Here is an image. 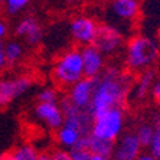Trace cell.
<instances>
[{
  "label": "cell",
  "instance_id": "cell-25",
  "mask_svg": "<svg viewBox=\"0 0 160 160\" xmlns=\"http://www.w3.org/2000/svg\"><path fill=\"white\" fill-rule=\"evenodd\" d=\"M51 159H53V160H71V156H69V152H65V150H56V152H53V154L51 156Z\"/></svg>",
  "mask_w": 160,
  "mask_h": 160
},
{
  "label": "cell",
  "instance_id": "cell-6",
  "mask_svg": "<svg viewBox=\"0 0 160 160\" xmlns=\"http://www.w3.org/2000/svg\"><path fill=\"white\" fill-rule=\"evenodd\" d=\"M98 33V25L95 20L81 16L71 22V35L75 42L81 45H91L95 42V38Z\"/></svg>",
  "mask_w": 160,
  "mask_h": 160
},
{
  "label": "cell",
  "instance_id": "cell-12",
  "mask_svg": "<svg viewBox=\"0 0 160 160\" xmlns=\"http://www.w3.org/2000/svg\"><path fill=\"white\" fill-rule=\"evenodd\" d=\"M16 33L18 36L25 38L29 45H38L43 36L41 25L33 18H25L23 20H20L16 28Z\"/></svg>",
  "mask_w": 160,
  "mask_h": 160
},
{
  "label": "cell",
  "instance_id": "cell-20",
  "mask_svg": "<svg viewBox=\"0 0 160 160\" xmlns=\"http://www.w3.org/2000/svg\"><path fill=\"white\" fill-rule=\"evenodd\" d=\"M30 0H4L3 3L6 4V10L10 13V15H16L20 10L26 8L29 4Z\"/></svg>",
  "mask_w": 160,
  "mask_h": 160
},
{
  "label": "cell",
  "instance_id": "cell-30",
  "mask_svg": "<svg viewBox=\"0 0 160 160\" xmlns=\"http://www.w3.org/2000/svg\"><path fill=\"white\" fill-rule=\"evenodd\" d=\"M3 2H4V0H0V6H2V3H3Z\"/></svg>",
  "mask_w": 160,
  "mask_h": 160
},
{
  "label": "cell",
  "instance_id": "cell-28",
  "mask_svg": "<svg viewBox=\"0 0 160 160\" xmlns=\"http://www.w3.org/2000/svg\"><path fill=\"white\" fill-rule=\"evenodd\" d=\"M137 159H140V160H153V156L152 154H142V153H140Z\"/></svg>",
  "mask_w": 160,
  "mask_h": 160
},
{
  "label": "cell",
  "instance_id": "cell-11",
  "mask_svg": "<svg viewBox=\"0 0 160 160\" xmlns=\"http://www.w3.org/2000/svg\"><path fill=\"white\" fill-rule=\"evenodd\" d=\"M123 38L120 32L112 26H98V33L94 45L102 53H112L120 48Z\"/></svg>",
  "mask_w": 160,
  "mask_h": 160
},
{
  "label": "cell",
  "instance_id": "cell-27",
  "mask_svg": "<svg viewBox=\"0 0 160 160\" xmlns=\"http://www.w3.org/2000/svg\"><path fill=\"white\" fill-rule=\"evenodd\" d=\"M6 35H8V26L3 20H0V42L6 38Z\"/></svg>",
  "mask_w": 160,
  "mask_h": 160
},
{
  "label": "cell",
  "instance_id": "cell-22",
  "mask_svg": "<svg viewBox=\"0 0 160 160\" xmlns=\"http://www.w3.org/2000/svg\"><path fill=\"white\" fill-rule=\"evenodd\" d=\"M69 156L72 160H91L92 159V153L89 149H78V147H71L69 150Z\"/></svg>",
  "mask_w": 160,
  "mask_h": 160
},
{
  "label": "cell",
  "instance_id": "cell-3",
  "mask_svg": "<svg viewBox=\"0 0 160 160\" xmlns=\"http://www.w3.org/2000/svg\"><path fill=\"white\" fill-rule=\"evenodd\" d=\"M91 123V133L95 137L116 142L124 126V112L120 107H112L100 116L94 117Z\"/></svg>",
  "mask_w": 160,
  "mask_h": 160
},
{
  "label": "cell",
  "instance_id": "cell-14",
  "mask_svg": "<svg viewBox=\"0 0 160 160\" xmlns=\"http://www.w3.org/2000/svg\"><path fill=\"white\" fill-rule=\"evenodd\" d=\"M111 12L116 18L121 20H130L136 18L138 13V2L137 0H112Z\"/></svg>",
  "mask_w": 160,
  "mask_h": 160
},
{
  "label": "cell",
  "instance_id": "cell-9",
  "mask_svg": "<svg viewBox=\"0 0 160 160\" xmlns=\"http://www.w3.org/2000/svg\"><path fill=\"white\" fill-rule=\"evenodd\" d=\"M94 82H95L94 78L82 77L75 84H72L68 100L79 108H88L89 102H91V98H92Z\"/></svg>",
  "mask_w": 160,
  "mask_h": 160
},
{
  "label": "cell",
  "instance_id": "cell-13",
  "mask_svg": "<svg viewBox=\"0 0 160 160\" xmlns=\"http://www.w3.org/2000/svg\"><path fill=\"white\" fill-rule=\"evenodd\" d=\"M89 152L92 153V159L91 160H107L110 157H112L114 142L95 137L92 134H89Z\"/></svg>",
  "mask_w": 160,
  "mask_h": 160
},
{
  "label": "cell",
  "instance_id": "cell-1",
  "mask_svg": "<svg viewBox=\"0 0 160 160\" xmlns=\"http://www.w3.org/2000/svg\"><path fill=\"white\" fill-rule=\"evenodd\" d=\"M92 98L89 102L88 111L91 116L97 117L112 107H120L131 85V78L128 74L110 68L104 72L101 78H94Z\"/></svg>",
  "mask_w": 160,
  "mask_h": 160
},
{
  "label": "cell",
  "instance_id": "cell-17",
  "mask_svg": "<svg viewBox=\"0 0 160 160\" xmlns=\"http://www.w3.org/2000/svg\"><path fill=\"white\" fill-rule=\"evenodd\" d=\"M38 157H39V154H38L35 147H32L30 144H23L12 153L10 159H13V160H36Z\"/></svg>",
  "mask_w": 160,
  "mask_h": 160
},
{
  "label": "cell",
  "instance_id": "cell-8",
  "mask_svg": "<svg viewBox=\"0 0 160 160\" xmlns=\"http://www.w3.org/2000/svg\"><path fill=\"white\" fill-rule=\"evenodd\" d=\"M35 116L39 121L45 124L46 127L58 130L63 124V112L61 105L56 102H39L35 108Z\"/></svg>",
  "mask_w": 160,
  "mask_h": 160
},
{
  "label": "cell",
  "instance_id": "cell-18",
  "mask_svg": "<svg viewBox=\"0 0 160 160\" xmlns=\"http://www.w3.org/2000/svg\"><path fill=\"white\" fill-rule=\"evenodd\" d=\"M4 55H6V62L9 65L18 62L23 55L22 45L18 42H9L8 45H4Z\"/></svg>",
  "mask_w": 160,
  "mask_h": 160
},
{
  "label": "cell",
  "instance_id": "cell-24",
  "mask_svg": "<svg viewBox=\"0 0 160 160\" xmlns=\"http://www.w3.org/2000/svg\"><path fill=\"white\" fill-rule=\"evenodd\" d=\"M150 89H152V97L154 98L157 102H160V79L153 81L152 88H150Z\"/></svg>",
  "mask_w": 160,
  "mask_h": 160
},
{
  "label": "cell",
  "instance_id": "cell-4",
  "mask_svg": "<svg viewBox=\"0 0 160 160\" xmlns=\"http://www.w3.org/2000/svg\"><path fill=\"white\" fill-rule=\"evenodd\" d=\"M53 77L62 85H72L84 77L82 58L79 51H68L61 56L53 68Z\"/></svg>",
  "mask_w": 160,
  "mask_h": 160
},
{
  "label": "cell",
  "instance_id": "cell-29",
  "mask_svg": "<svg viewBox=\"0 0 160 160\" xmlns=\"http://www.w3.org/2000/svg\"><path fill=\"white\" fill-rule=\"evenodd\" d=\"M68 2H78V0H68Z\"/></svg>",
  "mask_w": 160,
  "mask_h": 160
},
{
  "label": "cell",
  "instance_id": "cell-16",
  "mask_svg": "<svg viewBox=\"0 0 160 160\" xmlns=\"http://www.w3.org/2000/svg\"><path fill=\"white\" fill-rule=\"evenodd\" d=\"M154 81V71H146L140 75V79L136 84V88H134V97L137 100H143V98L150 92V88H152V84Z\"/></svg>",
  "mask_w": 160,
  "mask_h": 160
},
{
  "label": "cell",
  "instance_id": "cell-21",
  "mask_svg": "<svg viewBox=\"0 0 160 160\" xmlns=\"http://www.w3.org/2000/svg\"><path fill=\"white\" fill-rule=\"evenodd\" d=\"M149 149H150V154L153 156V159L160 160V128H157L154 131V136H153L152 142L149 144Z\"/></svg>",
  "mask_w": 160,
  "mask_h": 160
},
{
  "label": "cell",
  "instance_id": "cell-2",
  "mask_svg": "<svg viewBox=\"0 0 160 160\" xmlns=\"http://www.w3.org/2000/svg\"><path fill=\"white\" fill-rule=\"evenodd\" d=\"M159 56V46L153 39L146 36L133 38L127 45V67L133 71H140L150 67Z\"/></svg>",
  "mask_w": 160,
  "mask_h": 160
},
{
  "label": "cell",
  "instance_id": "cell-26",
  "mask_svg": "<svg viewBox=\"0 0 160 160\" xmlns=\"http://www.w3.org/2000/svg\"><path fill=\"white\" fill-rule=\"evenodd\" d=\"M6 65H8V62H6V55H4V45L0 42V71H2Z\"/></svg>",
  "mask_w": 160,
  "mask_h": 160
},
{
  "label": "cell",
  "instance_id": "cell-10",
  "mask_svg": "<svg viewBox=\"0 0 160 160\" xmlns=\"http://www.w3.org/2000/svg\"><path fill=\"white\" fill-rule=\"evenodd\" d=\"M142 153V144L136 134L128 133L120 138L117 144H114L112 157L117 160H134Z\"/></svg>",
  "mask_w": 160,
  "mask_h": 160
},
{
  "label": "cell",
  "instance_id": "cell-23",
  "mask_svg": "<svg viewBox=\"0 0 160 160\" xmlns=\"http://www.w3.org/2000/svg\"><path fill=\"white\" fill-rule=\"evenodd\" d=\"M39 102H56V91L52 88H43L38 94Z\"/></svg>",
  "mask_w": 160,
  "mask_h": 160
},
{
  "label": "cell",
  "instance_id": "cell-5",
  "mask_svg": "<svg viewBox=\"0 0 160 160\" xmlns=\"http://www.w3.org/2000/svg\"><path fill=\"white\" fill-rule=\"evenodd\" d=\"M32 85L28 77H18L15 79H0V107L8 105L10 101L20 97Z\"/></svg>",
  "mask_w": 160,
  "mask_h": 160
},
{
  "label": "cell",
  "instance_id": "cell-15",
  "mask_svg": "<svg viewBox=\"0 0 160 160\" xmlns=\"http://www.w3.org/2000/svg\"><path fill=\"white\" fill-rule=\"evenodd\" d=\"M81 136H82L81 131L75 130L72 127L63 126V124L58 128V142H59L61 146L68 147V149H71L72 146L78 142V138L81 137Z\"/></svg>",
  "mask_w": 160,
  "mask_h": 160
},
{
  "label": "cell",
  "instance_id": "cell-7",
  "mask_svg": "<svg viewBox=\"0 0 160 160\" xmlns=\"http://www.w3.org/2000/svg\"><path fill=\"white\" fill-rule=\"evenodd\" d=\"M81 52L82 58V69H84V77L88 78H95L101 72L104 67V56L102 52L94 43L85 45Z\"/></svg>",
  "mask_w": 160,
  "mask_h": 160
},
{
  "label": "cell",
  "instance_id": "cell-31",
  "mask_svg": "<svg viewBox=\"0 0 160 160\" xmlns=\"http://www.w3.org/2000/svg\"><path fill=\"white\" fill-rule=\"evenodd\" d=\"M157 128H160V118H159V127H157Z\"/></svg>",
  "mask_w": 160,
  "mask_h": 160
},
{
  "label": "cell",
  "instance_id": "cell-19",
  "mask_svg": "<svg viewBox=\"0 0 160 160\" xmlns=\"http://www.w3.org/2000/svg\"><path fill=\"white\" fill-rule=\"evenodd\" d=\"M154 131L156 130H154L152 126H149V124H143V126H140V128L137 130L136 136H137L142 147H149L153 136H154Z\"/></svg>",
  "mask_w": 160,
  "mask_h": 160
}]
</instances>
